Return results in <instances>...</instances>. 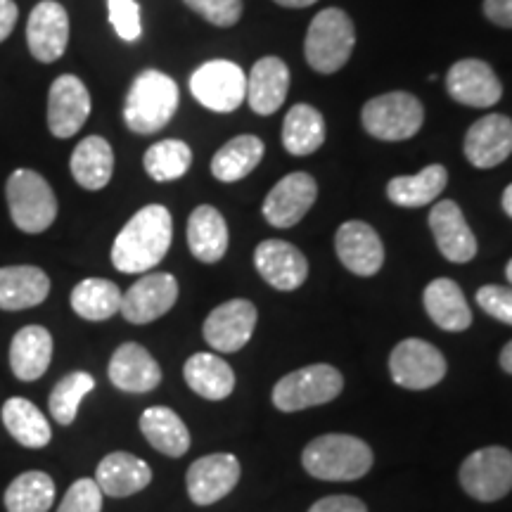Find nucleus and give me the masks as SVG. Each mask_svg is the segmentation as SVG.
Returning a JSON list of instances; mask_svg holds the SVG:
<instances>
[{
    "label": "nucleus",
    "mask_w": 512,
    "mask_h": 512,
    "mask_svg": "<svg viewBox=\"0 0 512 512\" xmlns=\"http://www.w3.org/2000/svg\"><path fill=\"white\" fill-rule=\"evenodd\" d=\"M174 219L162 204H147L121 228L112 245V264L121 273H147L169 252Z\"/></svg>",
    "instance_id": "1"
},
{
    "label": "nucleus",
    "mask_w": 512,
    "mask_h": 512,
    "mask_svg": "<svg viewBox=\"0 0 512 512\" xmlns=\"http://www.w3.org/2000/svg\"><path fill=\"white\" fill-rule=\"evenodd\" d=\"M304 470L323 482H354L373 467V451L351 434H323L302 453Z\"/></svg>",
    "instance_id": "2"
},
{
    "label": "nucleus",
    "mask_w": 512,
    "mask_h": 512,
    "mask_svg": "<svg viewBox=\"0 0 512 512\" xmlns=\"http://www.w3.org/2000/svg\"><path fill=\"white\" fill-rule=\"evenodd\" d=\"M178 110V86L169 74L145 69L131 83L126 95L124 121L133 133L150 136L174 119Z\"/></svg>",
    "instance_id": "3"
},
{
    "label": "nucleus",
    "mask_w": 512,
    "mask_h": 512,
    "mask_svg": "<svg viewBox=\"0 0 512 512\" xmlns=\"http://www.w3.org/2000/svg\"><path fill=\"white\" fill-rule=\"evenodd\" d=\"M354 46L356 29L351 17L339 8H328L320 10L309 24L304 55L313 72L335 74L349 62Z\"/></svg>",
    "instance_id": "4"
},
{
    "label": "nucleus",
    "mask_w": 512,
    "mask_h": 512,
    "mask_svg": "<svg viewBox=\"0 0 512 512\" xmlns=\"http://www.w3.org/2000/svg\"><path fill=\"white\" fill-rule=\"evenodd\" d=\"M12 223L22 233L38 235L57 219V200L50 183L31 169H17L5 185Z\"/></svg>",
    "instance_id": "5"
},
{
    "label": "nucleus",
    "mask_w": 512,
    "mask_h": 512,
    "mask_svg": "<svg viewBox=\"0 0 512 512\" xmlns=\"http://www.w3.org/2000/svg\"><path fill=\"white\" fill-rule=\"evenodd\" d=\"M361 121L373 138L384 143H399L420 131L425 124V107L413 93H382L363 105Z\"/></svg>",
    "instance_id": "6"
},
{
    "label": "nucleus",
    "mask_w": 512,
    "mask_h": 512,
    "mask_svg": "<svg viewBox=\"0 0 512 512\" xmlns=\"http://www.w3.org/2000/svg\"><path fill=\"white\" fill-rule=\"evenodd\" d=\"M344 389V377L328 363H316L285 375L273 387V403L278 411L297 413L304 408L335 401Z\"/></svg>",
    "instance_id": "7"
},
{
    "label": "nucleus",
    "mask_w": 512,
    "mask_h": 512,
    "mask_svg": "<svg viewBox=\"0 0 512 512\" xmlns=\"http://www.w3.org/2000/svg\"><path fill=\"white\" fill-rule=\"evenodd\" d=\"M460 486L475 501L494 503L512 491V451L503 446L479 448L460 465Z\"/></svg>",
    "instance_id": "8"
},
{
    "label": "nucleus",
    "mask_w": 512,
    "mask_h": 512,
    "mask_svg": "<svg viewBox=\"0 0 512 512\" xmlns=\"http://www.w3.org/2000/svg\"><path fill=\"white\" fill-rule=\"evenodd\" d=\"M190 93L211 112H235L247 98V74L230 60L204 62L190 76Z\"/></svg>",
    "instance_id": "9"
},
{
    "label": "nucleus",
    "mask_w": 512,
    "mask_h": 512,
    "mask_svg": "<svg viewBox=\"0 0 512 512\" xmlns=\"http://www.w3.org/2000/svg\"><path fill=\"white\" fill-rule=\"evenodd\" d=\"M389 373L399 387L422 392L444 380L446 358L425 339H403L389 356Z\"/></svg>",
    "instance_id": "10"
},
{
    "label": "nucleus",
    "mask_w": 512,
    "mask_h": 512,
    "mask_svg": "<svg viewBox=\"0 0 512 512\" xmlns=\"http://www.w3.org/2000/svg\"><path fill=\"white\" fill-rule=\"evenodd\" d=\"M176 299L178 283L174 275L147 273L138 280V283L128 287L126 294H121L119 313L128 320V323L147 325L174 309Z\"/></svg>",
    "instance_id": "11"
},
{
    "label": "nucleus",
    "mask_w": 512,
    "mask_h": 512,
    "mask_svg": "<svg viewBox=\"0 0 512 512\" xmlns=\"http://www.w3.org/2000/svg\"><path fill=\"white\" fill-rule=\"evenodd\" d=\"M446 91L460 105L486 110V107H494L501 102L503 83L491 69V64L467 57V60H458L448 69Z\"/></svg>",
    "instance_id": "12"
},
{
    "label": "nucleus",
    "mask_w": 512,
    "mask_h": 512,
    "mask_svg": "<svg viewBox=\"0 0 512 512\" xmlns=\"http://www.w3.org/2000/svg\"><path fill=\"white\" fill-rule=\"evenodd\" d=\"M256 328V306L247 299H230L216 306L204 320L202 335L214 351L235 354L252 339Z\"/></svg>",
    "instance_id": "13"
},
{
    "label": "nucleus",
    "mask_w": 512,
    "mask_h": 512,
    "mask_svg": "<svg viewBox=\"0 0 512 512\" xmlns=\"http://www.w3.org/2000/svg\"><path fill=\"white\" fill-rule=\"evenodd\" d=\"M91 114V93L74 74L57 76L48 95V128L55 138H72Z\"/></svg>",
    "instance_id": "14"
},
{
    "label": "nucleus",
    "mask_w": 512,
    "mask_h": 512,
    "mask_svg": "<svg viewBox=\"0 0 512 512\" xmlns=\"http://www.w3.org/2000/svg\"><path fill=\"white\" fill-rule=\"evenodd\" d=\"M318 197L316 178L297 171L280 178L264 200V219L275 228H292L309 214Z\"/></svg>",
    "instance_id": "15"
},
{
    "label": "nucleus",
    "mask_w": 512,
    "mask_h": 512,
    "mask_svg": "<svg viewBox=\"0 0 512 512\" xmlns=\"http://www.w3.org/2000/svg\"><path fill=\"white\" fill-rule=\"evenodd\" d=\"M240 482V463L233 453H211L190 465L185 484L195 505H214Z\"/></svg>",
    "instance_id": "16"
},
{
    "label": "nucleus",
    "mask_w": 512,
    "mask_h": 512,
    "mask_svg": "<svg viewBox=\"0 0 512 512\" xmlns=\"http://www.w3.org/2000/svg\"><path fill=\"white\" fill-rule=\"evenodd\" d=\"M254 266L268 285L280 292L299 290L309 278V261L285 240H264L254 252Z\"/></svg>",
    "instance_id": "17"
},
{
    "label": "nucleus",
    "mask_w": 512,
    "mask_h": 512,
    "mask_svg": "<svg viewBox=\"0 0 512 512\" xmlns=\"http://www.w3.org/2000/svg\"><path fill=\"white\" fill-rule=\"evenodd\" d=\"M463 152L475 169H494L512 155V119L486 114L467 131Z\"/></svg>",
    "instance_id": "18"
},
{
    "label": "nucleus",
    "mask_w": 512,
    "mask_h": 512,
    "mask_svg": "<svg viewBox=\"0 0 512 512\" xmlns=\"http://www.w3.org/2000/svg\"><path fill=\"white\" fill-rule=\"evenodd\" d=\"M27 43L38 62L50 64L64 55L69 43V15L55 0H43L29 15Z\"/></svg>",
    "instance_id": "19"
},
{
    "label": "nucleus",
    "mask_w": 512,
    "mask_h": 512,
    "mask_svg": "<svg viewBox=\"0 0 512 512\" xmlns=\"http://www.w3.org/2000/svg\"><path fill=\"white\" fill-rule=\"evenodd\" d=\"M335 249L339 261L347 271L370 278L384 264V245L373 226L366 221L342 223L335 235Z\"/></svg>",
    "instance_id": "20"
},
{
    "label": "nucleus",
    "mask_w": 512,
    "mask_h": 512,
    "mask_svg": "<svg viewBox=\"0 0 512 512\" xmlns=\"http://www.w3.org/2000/svg\"><path fill=\"white\" fill-rule=\"evenodd\" d=\"M430 230L439 252L453 264H467L477 254V238L467 226L463 209L453 200H441L430 211Z\"/></svg>",
    "instance_id": "21"
},
{
    "label": "nucleus",
    "mask_w": 512,
    "mask_h": 512,
    "mask_svg": "<svg viewBox=\"0 0 512 512\" xmlns=\"http://www.w3.org/2000/svg\"><path fill=\"white\" fill-rule=\"evenodd\" d=\"M110 382L119 392L126 394H147L162 382V368L152 358L150 351L136 342H126L112 354L110 368H107Z\"/></svg>",
    "instance_id": "22"
},
{
    "label": "nucleus",
    "mask_w": 512,
    "mask_h": 512,
    "mask_svg": "<svg viewBox=\"0 0 512 512\" xmlns=\"http://www.w3.org/2000/svg\"><path fill=\"white\" fill-rule=\"evenodd\" d=\"M290 91V69L280 57H261L247 74V102L252 112L268 117L283 107Z\"/></svg>",
    "instance_id": "23"
},
{
    "label": "nucleus",
    "mask_w": 512,
    "mask_h": 512,
    "mask_svg": "<svg viewBox=\"0 0 512 512\" xmlns=\"http://www.w3.org/2000/svg\"><path fill=\"white\" fill-rule=\"evenodd\" d=\"M152 482V467L143 458L126 451H114L100 460L95 472V484L100 486L102 496L128 498Z\"/></svg>",
    "instance_id": "24"
},
{
    "label": "nucleus",
    "mask_w": 512,
    "mask_h": 512,
    "mask_svg": "<svg viewBox=\"0 0 512 512\" xmlns=\"http://www.w3.org/2000/svg\"><path fill=\"white\" fill-rule=\"evenodd\" d=\"M50 361H53V335L43 325H27L12 337L10 368L17 380H38L48 373Z\"/></svg>",
    "instance_id": "25"
},
{
    "label": "nucleus",
    "mask_w": 512,
    "mask_h": 512,
    "mask_svg": "<svg viewBox=\"0 0 512 512\" xmlns=\"http://www.w3.org/2000/svg\"><path fill=\"white\" fill-rule=\"evenodd\" d=\"M50 294V278L38 266L0 268V309L24 311L43 304Z\"/></svg>",
    "instance_id": "26"
},
{
    "label": "nucleus",
    "mask_w": 512,
    "mask_h": 512,
    "mask_svg": "<svg viewBox=\"0 0 512 512\" xmlns=\"http://www.w3.org/2000/svg\"><path fill=\"white\" fill-rule=\"evenodd\" d=\"M427 316L437 328L446 332H463L472 325V311L465 302L460 285L451 278H437L425 287L422 294Z\"/></svg>",
    "instance_id": "27"
},
{
    "label": "nucleus",
    "mask_w": 512,
    "mask_h": 512,
    "mask_svg": "<svg viewBox=\"0 0 512 512\" xmlns=\"http://www.w3.org/2000/svg\"><path fill=\"white\" fill-rule=\"evenodd\" d=\"M188 247L202 264H219L228 252V226L216 207L202 204L188 219Z\"/></svg>",
    "instance_id": "28"
},
{
    "label": "nucleus",
    "mask_w": 512,
    "mask_h": 512,
    "mask_svg": "<svg viewBox=\"0 0 512 512\" xmlns=\"http://www.w3.org/2000/svg\"><path fill=\"white\" fill-rule=\"evenodd\" d=\"M183 377L197 396L207 401H223L233 394L235 373L221 356L200 351L192 354L183 366Z\"/></svg>",
    "instance_id": "29"
},
{
    "label": "nucleus",
    "mask_w": 512,
    "mask_h": 512,
    "mask_svg": "<svg viewBox=\"0 0 512 512\" xmlns=\"http://www.w3.org/2000/svg\"><path fill=\"white\" fill-rule=\"evenodd\" d=\"M140 432L147 444L169 458H181L190 448V432L181 415L166 406H152L140 415Z\"/></svg>",
    "instance_id": "30"
},
{
    "label": "nucleus",
    "mask_w": 512,
    "mask_h": 512,
    "mask_svg": "<svg viewBox=\"0 0 512 512\" xmlns=\"http://www.w3.org/2000/svg\"><path fill=\"white\" fill-rule=\"evenodd\" d=\"M74 181L81 185L83 190H102L112 181L114 174V152L112 145L100 136H88L76 145L72 162Z\"/></svg>",
    "instance_id": "31"
},
{
    "label": "nucleus",
    "mask_w": 512,
    "mask_h": 512,
    "mask_svg": "<svg viewBox=\"0 0 512 512\" xmlns=\"http://www.w3.org/2000/svg\"><path fill=\"white\" fill-rule=\"evenodd\" d=\"M448 183L446 166L430 164L415 176H396L387 183L389 202L403 209H418L432 204Z\"/></svg>",
    "instance_id": "32"
},
{
    "label": "nucleus",
    "mask_w": 512,
    "mask_h": 512,
    "mask_svg": "<svg viewBox=\"0 0 512 512\" xmlns=\"http://www.w3.org/2000/svg\"><path fill=\"white\" fill-rule=\"evenodd\" d=\"M3 425L10 432V437L24 448H46L53 439V430H50L46 415L24 396H12L5 401Z\"/></svg>",
    "instance_id": "33"
},
{
    "label": "nucleus",
    "mask_w": 512,
    "mask_h": 512,
    "mask_svg": "<svg viewBox=\"0 0 512 512\" xmlns=\"http://www.w3.org/2000/svg\"><path fill=\"white\" fill-rule=\"evenodd\" d=\"M264 152V140L256 136H238L228 140L211 159V174L221 183H238L261 164Z\"/></svg>",
    "instance_id": "34"
},
{
    "label": "nucleus",
    "mask_w": 512,
    "mask_h": 512,
    "mask_svg": "<svg viewBox=\"0 0 512 512\" xmlns=\"http://www.w3.org/2000/svg\"><path fill=\"white\" fill-rule=\"evenodd\" d=\"M325 143V119L316 107L294 105L283 121V145L294 157H306Z\"/></svg>",
    "instance_id": "35"
},
{
    "label": "nucleus",
    "mask_w": 512,
    "mask_h": 512,
    "mask_svg": "<svg viewBox=\"0 0 512 512\" xmlns=\"http://www.w3.org/2000/svg\"><path fill=\"white\" fill-rule=\"evenodd\" d=\"M8 512H48L55 503L53 477L41 470H29L15 477L3 496Z\"/></svg>",
    "instance_id": "36"
},
{
    "label": "nucleus",
    "mask_w": 512,
    "mask_h": 512,
    "mask_svg": "<svg viewBox=\"0 0 512 512\" xmlns=\"http://www.w3.org/2000/svg\"><path fill=\"white\" fill-rule=\"evenodd\" d=\"M72 309L79 318L100 323L121 309V290L112 280L86 278L72 290Z\"/></svg>",
    "instance_id": "37"
},
{
    "label": "nucleus",
    "mask_w": 512,
    "mask_h": 512,
    "mask_svg": "<svg viewBox=\"0 0 512 512\" xmlns=\"http://www.w3.org/2000/svg\"><path fill=\"white\" fill-rule=\"evenodd\" d=\"M145 171L152 181L157 183H169V181H178V178L188 174L190 164H192V150L188 143L183 140H159L145 152L143 157Z\"/></svg>",
    "instance_id": "38"
},
{
    "label": "nucleus",
    "mask_w": 512,
    "mask_h": 512,
    "mask_svg": "<svg viewBox=\"0 0 512 512\" xmlns=\"http://www.w3.org/2000/svg\"><path fill=\"white\" fill-rule=\"evenodd\" d=\"M93 389L95 380L91 373H86V370H74V373L64 375L53 387V392H50V415H53L60 425H72L76 415H79L81 401L86 399Z\"/></svg>",
    "instance_id": "39"
},
{
    "label": "nucleus",
    "mask_w": 512,
    "mask_h": 512,
    "mask_svg": "<svg viewBox=\"0 0 512 512\" xmlns=\"http://www.w3.org/2000/svg\"><path fill=\"white\" fill-rule=\"evenodd\" d=\"M107 10H110V22L121 41H138L143 34V22H140V5L136 0H107Z\"/></svg>",
    "instance_id": "40"
},
{
    "label": "nucleus",
    "mask_w": 512,
    "mask_h": 512,
    "mask_svg": "<svg viewBox=\"0 0 512 512\" xmlns=\"http://www.w3.org/2000/svg\"><path fill=\"white\" fill-rule=\"evenodd\" d=\"M185 5L221 29L235 27L242 17V0H185Z\"/></svg>",
    "instance_id": "41"
},
{
    "label": "nucleus",
    "mask_w": 512,
    "mask_h": 512,
    "mask_svg": "<svg viewBox=\"0 0 512 512\" xmlns=\"http://www.w3.org/2000/svg\"><path fill=\"white\" fill-rule=\"evenodd\" d=\"M57 512H102V491L95 479H76L64 494Z\"/></svg>",
    "instance_id": "42"
},
{
    "label": "nucleus",
    "mask_w": 512,
    "mask_h": 512,
    "mask_svg": "<svg viewBox=\"0 0 512 512\" xmlns=\"http://www.w3.org/2000/svg\"><path fill=\"white\" fill-rule=\"evenodd\" d=\"M477 304L491 318L512 325V287L503 285H484L477 290Z\"/></svg>",
    "instance_id": "43"
},
{
    "label": "nucleus",
    "mask_w": 512,
    "mask_h": 512,
    "mask_svg": "<svg viewBox=\"0 0 512 512\" xmlns=\"http://www.w3.org/2000/svg\"><path fill=\"white\" fill-rule=\"evenodd\" d=\"M309 512H368L366 503L354 496H328L313 503Z\"/></svg>",
    "instance_id": "44"
},
{
    "label": "nucleus",
    "mask_w": 512,
    "mask_h": 512,
    "mask_svg": "<svg viewBox=\"0 0 512 512\" xmlns=\"http://www.w3.org/2000/svg\"><path fill=\"white\" fill-rule=\"evenodd\" d=\"M484 15L496 27L512 29V0H484Z\"/></svg>",
    "instance_id": "45"
},
{
    "label": "nucleus",
    "mask_w": 512,
    "mask_h": 512,
    "mask_svg": "<svg viewBox=\"0 0 512 512\" xmlns=\"http://www.w3.org/2000/svg\"><path fill=\"white\" fill-rule=\"evenodd\" d=\"M17 15L19 10L15 0H0V43L12 34V29H15L17 24Z\"/></svg>",
    "instance_id": "46"
},
{
    "label": "nucleus",
    "mask_w": 512,
    "mask_h": 512,
    "mask_svg": "<svg viewBox=\"0 0 512 512\" xmlns=\"http://www.w3.org/2000/svg\"><path fill=\"white\" fill-rule=\"evenodd\" d=\"M501 368L505 370V373L512 375V339L508 344H505L503 351H501Z\"/></svg>",
    "instance_id": "47"
},
{
    "label": "nucleus",
    "mask_w": 512,
    "mask_h": 512,
    "mask_svg": "<svg viewBox=\"0 0 512 512\" xmlns=\"http://www.w3.org/2000/svg\"><path fill=\"white\" fill-rule=\"evenodd\" d=\"M278 5H283V8H309V5L318 3V0H275Z\"/></svg>",
    "instance_id": "48"
},
{
    "label": "nucleus",
    "mask_w": 512,
    "mask_h": 512,
    "mask_svg": "<svg viewBox=\"0 0 512 512\" xmlns=\"http://www.w3.org/2000/svg\"><path fill=\"white\" fill-rule=\"evenodd\" d=\"M501 204H503V211H505V214H508V216H510V219H512V183L508 185V188H505V190H503Z\"/></svg>",
    "instance_id": "49"
},
{
    "label": "nucleus",
    "mask_w": 512,
    "mask_h": 512,
    "mask_svg": "<svg viewBox=\"0 0 512 512\" xmlns=\"http://www.w3.org/2000/svg\"><path fill=\"white\" fill-rule=\"evenodd\" d=\"M505 278H508V283L512 285V259L508 261V266H505Z\"/></svg>",
    "instance_id": "50"
}]
</instances>
